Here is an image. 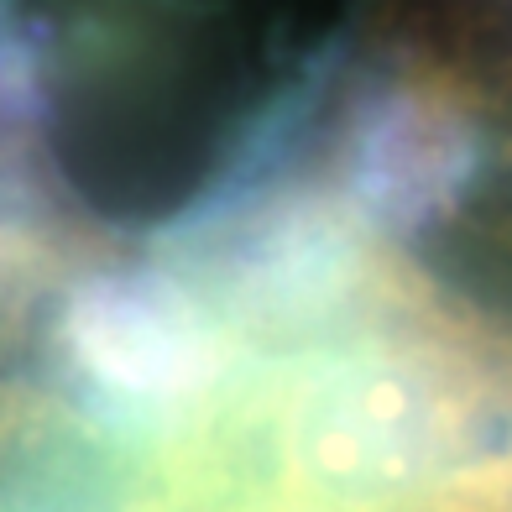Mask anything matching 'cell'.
<instances>
[{"mask_svg": "<svg viewBox=\"0 0 512 512\" xmlns=\"http://www.w3.org/2000/svg\"><path fill=\"white\" fill-rule=\"evenodd\" d=\"M32 408L16 398V392H0V450L11 445V439H21V434H32Z\"/></svg>", "mask_w": 512, "mask_h": 512, "instance_id": "6da1fadb", "label": "cell"}]
</instances>
